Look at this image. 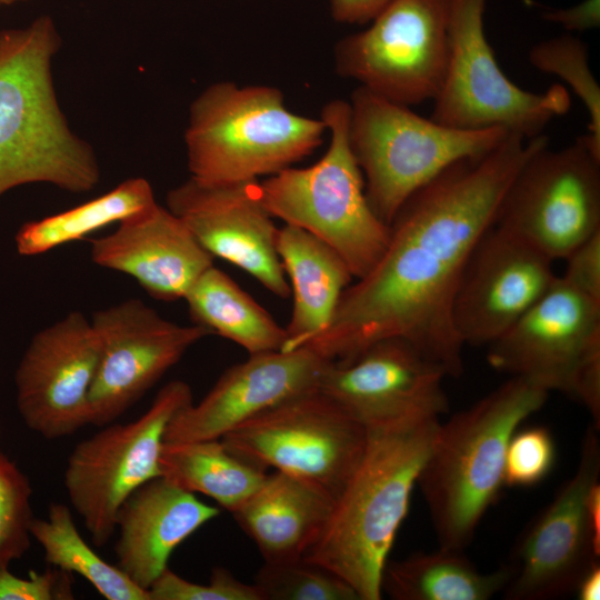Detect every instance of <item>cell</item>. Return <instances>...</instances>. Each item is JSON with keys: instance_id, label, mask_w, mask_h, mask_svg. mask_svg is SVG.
Returning <instances> with one entry per match:
<instances>
[{"instance_id": "6", "label": "cell", "mask_w": 600, "mask_h": 600, "mask_svg": "<svg viewBox=\"0 0 600 600\" xmlns=\"http://www.w3.org/2000/svg\"><path fill=\"white\" fill-rule=\"evenodd\" d=\"M320 118L330 132L324 154L307 168L291 166L267 177L258 183L259 193L273 218L322 240L359 279L384 252L390 226L367 199L364 178L349 142V102H327Z\"/></svg>"}, {"instance_id": "38", "label": "cell", "mask_w": 600, "mask_h": 600, "mask_svg": "<svg viewBox=\"0 0 600 600\" xmlns=\"http://www.w3.org/2000/svg\"><path fill=\"white\" fill-rule=\"evenodd\" d=\"M338 22L363 24L370 22L391 0H329Z\"/></svg>"}, {"instance_id": "8", "label": "cell", "mask_w": 600, "mask_h": 600, "mask_svg": "<svg viewBox=\"0 0 600 600\" xmlns=\"http://www.w3.org/2000/svg\"><path fill=\"white\" fill-rule=\"evenodd\" d=\"M488 347L489 364L582 403L600 426V303L557 277Z\"/></svg>"}, {"instance_id": "5", "label": "cell", "mask_w": 600, "mask_h": 600, "mask_svg": "<svg viewBox=\"0 0 600 600\" xmlns=\"http://www.w3.org/2000/svg\"><path fill=\"white\" fill-rule=\"evenodd\" d=\"M327 130L297 114L274 87L221 81L191 102L184 132L191 178L206 183L253 181L311 154Z\"/></svg>"}, {"instance_id": "20", "label": "cell", "mask_w": 600, "mask_h": 600, "mask_svg": "<svg viewBox=\"0 0 600 600\" xmlns=\"http://www.w3.org/2000/svg\"><path fill=\"white\" fill-rule=\"evenodd\" d=\"M329 362L303 347L251 354L228 368L200 402L173 416L164 442L221 439L270 408L318 390Z\"/></svg>"}, {"instance_id": "10", "label": "cell", "mask_w": 600, "mask_h": 600, "mask_svg": "<svg viewBox=\"0 0 600 600\" xmlns=\"http://www.w3.org/2000/svg\"><path fill=\"white\" fill-rule=\"evenodd\" d=\"M220 440L246 461L312 482L337 501L363 457L368 428L314 390L270 408Z\"/></svg>"}, {"instance_id": "34", "label": "cell", "mask_w": 600, "mask_h": 600, "mask_svg": "<svg viewBox=\"0 0 600 600\" xmlns=\"http://www.w3.org/2000/svg\"><path fill=\"white\" fill-rule=\"evenodd\" d=\"M148 594L150 600H262L254 584L243 583L222 567L212 570L206 584L188 581L167 568Z\"/></svg>"}, {"instance_id": "1", "label": "cell", "mask_w": 600, "mask_h": 600, "mask_svg": "<svg viewBox=\"0 0 600 600\" xmlns=\"http://www.w3.org/2000/svg\"><path fill=\"white\" fill-rule=\"evenodd\" d=\"M548 143L544 134L509 132L490 151L450 164L413 192L391 221L380 259L343 291L330 323L302 347L343 362L377 341L401 338L447 377H459L464 344L452 320L457 288L511 181Z\"/></svg>"}, {"instance_id": "14", "label": "cell", "mask_w": 600, "mask_h": 600, "mask_svg": "<svg viewBox=\"0 0 600 600\" xmlns=\"http://www.w3.org/2000/svg\"><path fill=\"white\" fill-rule=\"evenodd\" d=\"M592 426L582 441L573 476L519 540L510 600L557 599L573 592L600 556V443Z\"/></svg>"}, {"instance_id": "25", "label": "cell", "mask_w": 600, "mask_h": 600, "mask_svg": "<svg viewBox=\"0 0 600 600\" xmlns=\"http://www.w3.org/2000/svg\"><path fill=\"white\" fill-rule=\"evenodd\" d=\"M510 566L481 572L462 553L439 547L384 566L381 591L394 600H488L503 590Z\"/></svg>"}, {"instance_id": "36", "label": "cell", "mask_w": 600, "mask_h": 600, "mask_svg": "<svg viewBox=\"0 0 600 600\" xmlns=\"http://www.w3.org/2000/svg\"><path fill=\"white\" fill-rule=\"evenodd\" d=\"M564 260L567 266L561 278L600 303V231L573 249Z\"/></svg>"}, {"instance_id": "41", "label": "cell", "mask_w": 600, "mask_h": 600, "mask_svg": "<svg viewBox=\"0 0 600 600\" xmlns=\"http://www.w3.org/2000/svg\"><path fill=\"white\" fill-rule=\"evenodd\" d=\"M1 6V4H0Z\"/></svg>"}, {"instance_id": "35", "label": "cell", "mask_w": 600, "mask_h": 600, "mask_svg": "<svg viewBox=\"0 0 600 600\" xmlns=\"http://www.w3.org/2000/svg\"><path fill=\"white\" fill-rule=\"evenodd\" d=\"M73 574L50 566L43 572L29 571L18 577L9 568L0 570V600H69L73 599Z\"/></svg>"}, {"instance_id": "17", "label": "cell", "mask_w": 600, "mask_h": 600, "mask_svg": "<svg viewBox=\"0 0 600 600\" xmlns=\"http://www.w3.org/2000/svg\"><path fill=\"white\" fill-rule=\"evenodd\" d=\"M446 372L401 338L377 341L329 362L319 389L367 428L448 411Z\"/></svg>"}, {"instance_id": "21", "label": "cell", "mask_w": 600, "mask_h": 600, "mask_svg": "<svg viewBox=\"0 0 600 600\" xmlns=\"http://www.w3.org/2000/svg\"><path fill=\"white\" fill-rule=\"evenodd\" d=\"M90 244L97 266L130 276L150 297L164 302L183 299L214 259L181 219L158 202Z\"/></svg>"}, {"instance_id": "32", "label": "cell", "mask_w": 600, "mask_h": 600, "mask_svg": "<svg viewBox=\"0 0 600 600\" xmlns=\"http://www.w3.org/2000/svg\"><path fill=\"white\" fill-rule=\"evenodd\" d=\"M32 488L24 472L0 451V570L20 559L31 542Z\"/></svg>"}, {"instance_id": "27", "label": "cell", "mask_w": 600, "mask_h": 600, "mask_svg": "<svg viewBox=\"0 0 600 600\" xmlns=\"http://www.w3.org/2000/svg\"><path fill=\"white\" fill-rule=\"evenodd\" d=\"M160 476L172 484L212 498L233 513L263 483L264 469L232 453L220 439L163 442Z\"/></svg>"}, {"instance_id": "24", "label": "cell", "mask_w": 600, "mask_h": 600, "mask_svg": "<svg viewBox=\"0 0 600 600\" xmlns=\"http://www.w3.org/2000/svg\"><path fill=\"white\" fill-rule=\"evenodd\" d=\"M276 248L291 281L293 307L281 349L291 351L330 323L353 277L331 247L301 228L290 224L279 228Z\"/></svg>"}, {"instance_id": "37", "label": "cell", "mask_w": 600, "mask_h": 600, "mask_svg": "<svg viewBox=\"0 0 600 600\" xmlns=\"http://www.w3.org/2000/svg\"><path fill=\"white\" fill-rule=\"evenodd\" d=\"M542 16L546 20L560 24L569 32H582L599 27L600 1L584 0L572 8L550 10L543 12Z\"/></svg>"}, {"instance_id": "40", "label": "cell", "mask_w": 600, "mask_h": 600, "mask_svg": "<svg viewBox=\"0 0 600 600\" xmlns=\"http://www.w3.org/2000/svg\"><path fill=\"white\" fill-rule=\"evenodd\" d=\"M20 1H27V0H0V4H12Z\"/></svg>"}, {"instance_id": "19", "label": "cell", "mask_w": 600, "mask_h": 600, "mask_svg": "<svg viewBox=\"0 0 600 600\" xmlns=\"http://www.w3.org/2000/svg\"><path fill=\"white\" fill-rule=\"evenodd\" d=\"M553 261L493 224L472 251L452 306L462 343L489 346L552 286Z\"/></svg>"}, {"instance_id": "7", "label": "cell", "mask_w": 600, "mask_h": 600, "mask_svg": "<svg viewBox=\"0 0 600 600\" xmlns=\"http://www.w3.org/2000/svg\"><path fill=\"white\" fill-rule=\"evenodd\" d=\"M349 142L367 199L390 226L404 201L450 164L483 154L509 131L459 130L358 87L349 101Z\"/></svg>"}, {"instance_id": "33", "label": "cell", "mask_w": 600, "mask_h": 600, "mask_svg": "<svg viewBox=\"0 0 600 600\" xmlns=\"http://www.w3.org/2000/svg\"><path fill=\"white\" fill-rule=\"evenodd\" d=\"M554 459V441L548 429L516 431L507 447L503 482L510 487L533 486L548 476Z\"/></svg>"}, {"instance_id": "31", "label": "cell", "mask_w": 600, "mask_h": 600, "mask_svg": "<svg viewBox=\"0 0 600 600\" xmlns=\"http://www.w3.org/2000/svg\"><path fill=\"white\" fill-rule=\"evenodd\" d=\"M253 584L262 600H360L342 578L304 557L264 561Z\"/></svg>"}, {"instance_id": "39", "label": "cell", "mask_w": 600, "mask_h": 600, "mask_svg": "<svg viewBox=\"0 0 600 600\" xmlns=\"http://www.w3.org/2000/svg\"><path fill=\"white\" fill-rule=\"evenodd\" d=\"M576 593L579 600L600 599V564H593L579 581Z\"/></svg>"}, {"instance_id": "15", "label": "cell", "mask_w": 600, "mask_h": 600, "mask_svg": "<svg viewBox=\"0 0 600 600\" xmlns=\"http://www.w3.org/2000/svg\"><path fill=\"white\" fill-rule=\"evenodd\" d=\"M91 324L100 357L89 394L90 424L113 422L176 366L200 340L213 334L199 326H182L131 298L97 310Z\"/></svg>"}, {"instance_id": "9", "label": "cell", "mask_w": 600, "mask_h": 600, "mask_svg": "<svg viewBox=\"0 0 600 600\" xmlns=\"http://www.w3.org/2000/svg\"><path fill=\"white\" fill-rule=\"evenodd\" d=\"M449 59L431 119L459 130L502 128L531 139L571 107L568 90L553 84L531 92L499 67L486 38L487 0H449Z\"/></svg>"}, {"instance_id": "12", "label": "cell", "mask_w": 600, "mask_h": 600, "mask_svg": "<svg viewBox=\"0 0 600 600\" xmlns=\"http://www.w3.org/2000/svg\"><path fill=\"white\" fill-rule=\"evenodd\" d=\"M191 402L189 384L170 381L138 419L103 426L69 454L63 472L66 492L96 547L107 544L116 533L117 513L123 501L160 476L166 429L173 416Z\"/></svg>"}, {"instance_id": "4", "label": "cell", "mask_w": 600, "mask_h": 600, "mask_svg": "<svg viewBox=\"0 0 600 600\" xmlns=\"http://www.w3.org/2000/svg\"><path fill=\"white\" fill-rule=\"evenodd\" d=\"M548 391L510 377L489 394L439 423L417 484L439 547L462 550L496 501L507 447L519 426L544 404Z\"/></svg>"}, {"instance_id": "22", "label": "cell", "mask_w": 600, "mask_h": 600, "mask_svg": "<svg viewBox=\"0 0 600 600\" xmlns=\"http://www.w3.org/2000/svg\"><path fill=\"white\" fill-rule=\"evenodd\" d=\"M219 513V508L161 476L149 480L123 501L117 513V566L148 591L168 568L176 548Z\"/></svg>"}, {"instance_id": "11", "label": "cell", "mask_w": 600, "mask_h": 600, "mask_svg": "<svg viewBox=\"0 0 600 600\" xmlns=\"http://www.w3.org/2000/svg\"><path fill=\"white\" fill-rule=\"evenodd\" d=\"M449 0H391L333 49L336 72L398 104L439 93L449 59Z\"/></svg>"}, {"instance_id": "23", "label": "cell", "mask_w": 600, "mask_h": 600, "mask_svg": "<svg viewBox=\"0 0 600 600\" xmlns=\"http://www.w3.org/2000/svg\"><path fill=\"white\" fill-rule=\"evenodd\" d=\"M336 499L317 484L274 471L232 514L264 561L304 557L323 533Z\"/></svg>"}, {"instance_id": "16", "label": "cell", "mask_w": 600, "mask_h": 600, "mask_svg": "<svg viewBox=\"0 0 600 600\" xmlns=\"http://www.w3.org/2000/svg\"><path fill=\"white\" fill-rule=\"evenodd\" d=\"M99 357L97 333L80 311L38 331L14 374L17 407L26 426L53 440L90 424L89 394Z\"/></svg>"}, {"instance_id": "26", "label": "cell", "mask_w": 600, "mask_h": 600, "mask_svg": "<svg viewBox=\"0 0 600 600\" xmlns=\"http://www.w3.org/2000/svg\"><path fill=\"white\" fill-rule=\"evenodd\" d=\"M191 320L226 338L249 356L281 351L286 329L227 273L206 270L183 298Z\"/></svg>"}, {"instance_id": "29", "label": "cell", "mask_w": 600, "mask_h": 600, "mask_svg": "<svg viewBox=\"0 0 600 600\" xmlns=\"http://www.w3.org/2000/svg\"><path fill=\"white\" fill-rule=\"evenodd\" d=\"M31 536L43 549L50 566L82 577L107 600H150L147 590L86 542L68 506L52 502L47 518H34Z\"/></svg>"}, {"instance_id": "3", "label": "cell", "mask_w": 600, "mask_h": 600, "mask_svg": "<svg viewBox=\"0 0 600 600\" xmlns=\"http://www.w3.org/2000/svg\"><path fill=\"white\" fill-rule=\"evenodd\" d=\"M60 44L49 16L0 31V197L29 183L72 193L99 183L93 149L71 131L56 97L51 64Z\"/></svg>"}, {"instance_id": "13", "label": "cell", "mask_w": 600, "mask_h": 600, "mask_svg": "<svg viewBox=\"0 0 600 600\" xmlns=\"http://www.w3.org/2000/svg\"><path fill=\"white\" fill-rule=\"evenodd\" d=\"M494 224L552 261L600 231V157L587 137L534 151L507 189Z\"/></svg>"}, {"instance_id": "28", "label": "cell", "mask_w": 600, "mask_h": 600, "mask_svg": "<svg viewBox=\"0 0 600 600\" xmlns=\"http://www.w3.org/2000/svg\"><path fill=\"white\" fill-rule=\"evenodd\" d=\"M157 203L144 178H130L110 191L66 211L23 223L14 236L19 254H43L146 210Z\"/></svg>"}, {"instance_id": "30", "label": "cell", "mask_w": 600, "mask_h": 600, "mask_svg": "<svg viewBox=\"0 0 600 600\" xmlns=\"http://www.w3.org/2000/svg\"><path fill=\"white\" fill-rule=\"evenodd\" d=\"M528 59L533 68L560 77L580 98L589 114L586 136L600 157V87L590 69L588 46L573 34H562L534 44Z\"/></svg>"}, {"instance_id": "2", "label": "cell", "mask_w": 600, "mask_h": 600, "mask_svg": "<svg viewBox=\"0 0 600 600\" xmlns=\"http://www.w3.org/2000/svg\"><path fill=\"white\" fill-rule=\"evenodd\" d=\"M439 418L368 427L359 467L304 558L342 578L360 600L382 598L381 578Z\"/></svg>"}, {"instance_id": "18", "label": "cell", "mask_w": 600, "mask_h": 600, "mask_svg": "<svg viewBox=\"0 0 600 600\" xmlns=\"http://www.w3.org/2000/svg\"><path fill=\"white\" fill-rule=\"evenodd\" d=\"M258 180L206 183L189 178L167 194V208L213 257L239 267L279 298L291 294L277 248L278 229Z\"/></svg>"}]
</instances>
